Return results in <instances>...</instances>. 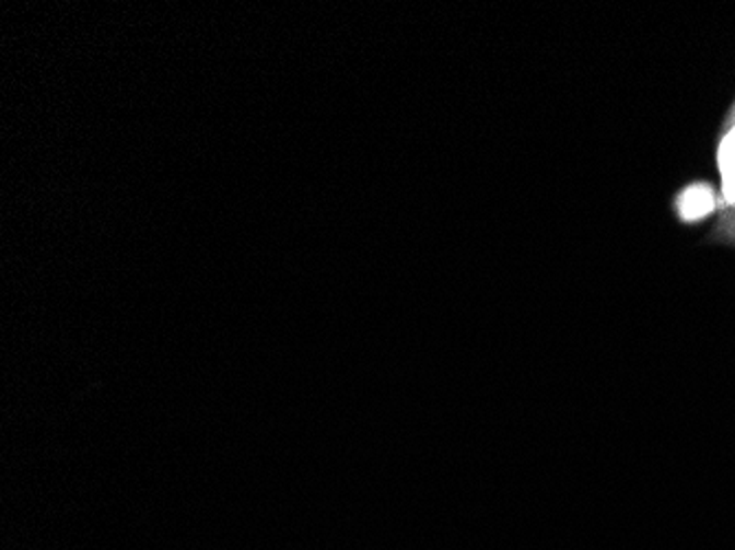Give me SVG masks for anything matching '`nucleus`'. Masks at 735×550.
<instances>
[{"instance_id": "1", "label": "nucleus", "mask_w": 735, "mask_h": 550, "mask_svg": "<svg viewBox=\"0 0 735 550\" xmlns=\"http://www.w3.org/2000/svg\"><path fill=\"white\" fill-rule=\"evenodd\" d=\"M715 201H713V192L704 186H696V188H689L682 199H680V214L687 219V221H693V219H702L704 214H709L713 210Z\"/></svg>"}]
</instances>
